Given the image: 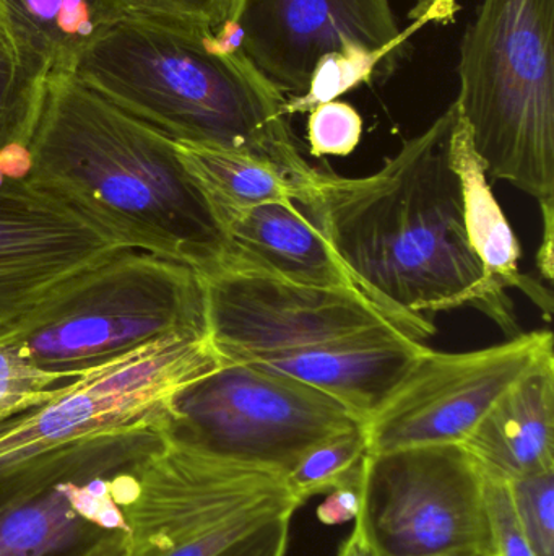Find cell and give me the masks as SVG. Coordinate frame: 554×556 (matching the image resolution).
<instances>
[{
  "label": "cell",
  "mask_w": 554,
  "mask_h": 556,
  "mask_svg": "<svg viewBox=\"0 0 554 556\" xmlns=\"http://www.w3.org/2000/svg\"><path fill=\"white\" fill-rule=\"evenodd\" d=\"M458 119L452 103L364 178L315 168L298 205L358 291L420 342L436 333L426 313L465 306L487 314L513 339L523 333L513 300L488 278L465 230L451 162Z\"/></svg>",
  "instance_id": "obj_1"
},
{
  "label": "cell",
  "mask_w": 554,
  "mask_h": 556,
  "mask_svg": "<svg viewBox=\"0 0 554 556\" xmlns=\"http://www.w3.org/2000/svg\"><path fill=\"white\" fill-rule=\"evenodd\" d=\"M26 155L29 185L124 247L184 264L201 276L227 266V228L178 143L75 75H49Z\"/></svg>",
  "instance_id": "obj_2"
},
{
  "label": "cell",
  "mask_w": 554,
  "mask_h": 556,
  "mask_svg": "<svg viewBox=\"0 0 554 556\" xmlns=\"http://www.w3.org/2000/svg\"><path fill=\"white\" fill-rule=\"evenodd\" d=\"M72 75L178 146L256 156L302 186L314 176L285 94L241 49L221 48L210 29L132 13Z\"/></svg>",
  "instance_id": "obj_3"
},
{
  "label": "cell",
  "mask_w": 554,
  "mask_h": 556,
  "mask_svg": "<svg viewBox=\"0 0 554 556\" xmlns=\"http://www.w3.org/2000/svg\"><path fill=\"white\" fill-rule=\"evenodd\" d=\"M554 0H481L459 59V116L491 181L554 201Z\"/></svg>",
  "instance_id": "obj_4"
},
{
  "label": "cell",
  "mask_w": 554,
  "mask_h": 556,
  "mask_svg": "<svg viewBox=\"0 0 554 556\" xmlns=\"http://www.w3.org/2000/svg\"><path fill=\"white\" fill-rule=\"evenodd\" d=\"M5 337L36 368L77 382L163 340L207 339L204 278L184 264L124 250Z\"/></svg>",
  "instance_id": "obj_5"
},
{
  "label": "cell",
  "mask_w": 554,
  "mask_h": 556,
  "mask_svg": "<svg viewBox=\"0 0 554 556\" xmlns=\"http://www.w3.org/2000/svg\"><path fill=\"white\" fill-rule=\"evenodd\" d=\"M124 556H218L301 508L285 476L165 440L117 479Z\"/></svg>",
  "instance_id": "obj_6"
},
{
  "label": "cell",
  "mask_w": 554,
  "mask_h": 556,
  "mask_svg": "<svg viewBox=\"0 0 554 556\" xmlns=\"http://www.w3.org/2000/svg\"><path fill=\"white\" fill-rule=\"evenodd\" d=\"M162 424L172 440L283 476L312 447L364 425L331 395L247 363H221L176 389Z\"/></svg>",
  "instance_id": "obj_7"
},
{
  "label": "cell",
  "mask_w": 554,
  "mask_h": 556,
  "mask_svg": "<svg viewBox=\"0 0 554 556\" xmlns=\"http://www.w3.org/2000/svg\"><path fill=\"white\" fill-rule=\"evenodd\" d=\"M360 489L381 556H471L490 535L487 477L462 444L368 454Z\"/></svg>",
  "instance_id": "obj_8"
},
{
  "label": "cell",
  "mask_w": 554,
  "mask_h": 556,
  "mask_svg": "<svg viewBox=\"0 0 554 556\" xmlns=\"http://www.w3.org/2000/svg\"><path fill=\"white\" fill-rule=\"evenodd\" d=\"M207 339H168L78 379L55 397L0 420V482L81 438L162 414L181 386L214 371Z\"/></svg>",
  "instance_id": "obj_9"
},
{
  "label": "cell",
  "mask_w": 554,
  "mask_h": 556,
  "mask_svg": "<svg viewBox=\"0 0 554 556\" xmlns=\"http://www.w3.org/2000/svg\"><path fill=\"white\" fill-rule=\"evenodd\" d=\"M202 278L207 336L221 363L256 362L390 327L413 337L350 288L305 287L233 269Z\"/></svg>",
  "instance_id": "obj_10"
},
{
  "label": "cell",
  "mask_w": 554,
  "mask_h": 556,
  "mask_svg": "<svg viewBox=\"0 0 554 556\" xmlns=\"http://www.w3.org/2000/svg\"><path fill=\"white\" fill-rule=\"evenodd\" d=\"M552 352L550 330L519 333L471 352L426 350L364 421L370 454L464 443L494 402Z\"/></svg>",
  "instance_id": "obj_11"
},
{
  "label": "cell",
  "mask_w": 554,
  "mask_h": 556,
  "mask_svg": "<svg viewBox=\"0 0 554 556\" xmlns=\"http://www.w3.org/2000/svg\"><path fill=\"white\" fill-rule=\"evenodd\" d=\"M423 23L397 26L390 0H234L221 31L286 98L308 90L332 54L370 58L387 72Z\"/></svg>",
  "instance_id": "obj_12"
},
{
  "label": "cell",
  "mask_w": 554,
  "mask_h": 556,
  "mask_svg": "<svg viewBox=\"0 0 554 556\" xmlns=\"http://www.w3.org/2000/svg\"><path fill=\"white\" fill-rule=\"evenodd\" d=\"M124 250L103 228L0 169V337Z\"/></svg>",
  "instance_id": "obj_13"
},
{
  "label": "cell",
  "mask_w": 554,
  "mask_h": 556,
  "mask_svg": "<svg viewBox=\"0 0 554 556\" xmlns=\"http://www.w3.org/2000/svg\"><path fill=\"white\" fill-rule=\"evenodd\" d=\"M429 346L396 327L276 353L247 365L311 386L366 421Z\"/></svg>",
  "instance_id": "obj_14"
},
{
  "label": "cell",
  "mask_w": 554,
  "mask_h": 556,
  "mask_svg": "<svg viewBox=\"0 0 554 556\" xmlns=\"http://www.w3.org/2000/svg\"><path fill=\"white\" fill-rule=\"evenodd\" d=\"M119 476L0 490V556H59L104 532L124 531Z\"/></svg>",
  "instance_id": "obj_15"
},
{
  "label": "cell",
  "mask_w": 554,
  "mask_h": 556,
  "mask_svg": "<svg viewBox=\"0 0 554 556\" xmlns=\"http://www.w3.org/2000/svg\"><path fill=\"white\" fill-rule=\"evenodd\" d=\"M230 254L223 269L315 288H350L353 280L311 218L293 204H263L223 217Z\"/></svg>",
  "instance_id": "obj_16"
},
{
  "label": "cell",
  "mask_w": 554,
  "mask_h": 556,
  "mask_svg": "<svg viewBox=\"0 0 554 556\" xmlns=\"http://www.w3.org/2000/svg\"><path fill=\"white\" fill-rule=\"evenodd\" d=\"M461 444L494 482L554 470V353L514 382Z\"/></svg>",
  "instance_id": "obj_17"
},
{
  "label": "cell",
  "mask_w": 554,
  "mask_h": 556,
  "mask_svg": "<svg viewBox=\"0 0 554 556\" xmlns=\"http://www.w3.org/2000/svg\"><path fill=\"white\" fill-rule=\"evenodd\" d=\"M451 162L461 182L468 241L488 278L501 290L523 291L545 313V319L552 320V291L543 287L542 281L520 273L519 240L494 198L484 163L472 146L471 134L461 116L451 137Z\"/></svg>",
  "instance_id": "obj_18"
},
{
  "label": "cell",
  "mask_w": 554,
  "mask_h": 556,
  "mask_svg": "<svg viewBox=\"0 0 554 556\" xmlns=\"http://www.w3.org/2000/svg\"><path fill=\"white\" fill-rule=\"evenodd\" d=\"M20 38L51 74H74L80 59L132 15L127 0H2Z\"/></svg>",
  "instance_id": "obj_19"
},
{
  "label": "cell",
  "mask_w": 554,
  "mask_h": 556,
  "mask_svg": "<svg viewBox=\"0 0 554 556\" xmlns=\"http://www.w3.org/2000/svg\"><path fill=\"white\" fill-rule=\"evenodd\" d=\"M49 71L13 28L0 0V169L25 178L29 140L44 98Z\"/></svg>",
  "instance_id": "obj_20"
},
{
  "label": "cell",
  "mask_w": 554,
  "mask_h": 556,
  "mask_svg": "<svg viewBox=\"0 0 554 556\" xmlns=\"http://www.w3.org/2000/svg\"><path fill=\"white\" fill-rule=\"evenodd\" d=\"M192 175L198 179L221 222L227 214L263 204L301 201L305 186L266 160L243 153L178 146Z\"/></svg>",
  "instance_id": "obj_21"
},
{
  "label": "cell",
  "mask_w": 554,
  "mask_h": 556,
  "mask_svg": "<svg viewBox=\"0 0 554 556\" xmlns=\"http://www.w3.org/2000/svg\"><path fill=\"white\" fill-rule=\"evenodd\" d=\"M370 454L364 425L328 438L299 459L285 476L289 493L305 505L312 496L360 483Z\"/></svg>",
  "instance_id": "obj_22"
},
{
  "label": "cell",
  "mask_w": 554,
  "mask_h": 556,
  "mask_svg": "<svg viewBox=\"0 0 554 556\" xmlns=\"http://www.w3.org/2000/svg\"><path fill=\"white\" fill-rule=\"evenodd\" d=\"M74 384L36 368L5 336L0 337V420L42 404Z\"/></svg>",
  "instance_id": "obj_23"
},
{
  "label": "cell",
  "mask_w": 554,
  "mask_h": 556,
  "mask_svg": "<svg viewBox=\"0 0 554 556\" xmlns=\"http://www.w3.org/2000/svg\"><path fill=\"white\" fill-rule=\"evenodd\" d=\"M507 489L533 556H554V470L514 480Z\"/></svg>",
  "instance_id": "obj_24"
},
{
  "label": "cell",
  "mask_w": 554,
  "mask_h": 556,
  "mask_svg": "<svg viewBox=\"0 0 554 556\" xmlns=\"http://www.w3.org/2000/svg\"><path fill=\"white\" fill-rule=\"evenodd\" d=\"M363 117L345 101H328L309 111V153L321 156H347L360 146Z\"/></svg>",
  "instance_id": "obj_25"
},
{
  "label": "cell",
  "mask_w": 554,
  "mask_h": 556,
  "mask_svg": "<svg viewBox=\"0 0 554 556\" xmlns=\"http://www.w3.org/2000/svg\"><path fill=\"white\" fill-rule=\"evenodd\" d=\"M487 506L490 535L471 556H533L517 525L507 483L487 479Z\"/></svg>",
  "instance_id": "obj_26"
},
{
  "label": "cell",
  "mask_w": 554,
  "mask_h": 556,
  "mask_svg": "<svg viewBox=\"0 0 554 556\" xmlns=\"http://www.w3.org/2000/svg\"><path fill=\"white\" fill-rule=\"evenodd\" d=\"M136 15L217 31L230 18L234 0H127Z\"/></svg>",
  "instance_id": "obj_27"
},
{
  "label": "cell",
  "mask_w": 554,
  "mask_h": 556,
  "mask_svg": "<svg viewBox=\"0 0 554 556\" xmlns=\"http://www.w3.org/2000/svg\"><path fill=\"white\" fill-rule=\"evenodd\" d=\"M292 519H276L218 556H286Z\"/></svg>",
  "instance_id": "obj_28"
},
{
  "label": "cell",
  "mask_w": 554,
  "mask_h": 556,
  "mask_svg": "<svg viewBox=\"0 0 554 556\" xmlns=\"http://www.w3.org/2000/svg\"><path fill=\"white\" fill-rule=\"evenodd\" d=\"M360 483L328 493L327 500L318 509V518L321 519V522L335 526L355 521L361 508Z\"/></svg>",
  "instance_id": "obj_29"
},
{
  "label": "cell",
  "mask_w": 554,
  "mask_h": 556,
  "mask_svg": "<svg viewBox=\"0 0 554 556\" xmlns=\"http://www.w3.org/2000/svg\"><path fill=\"white\" fill-rule=\"evenodd\" d=\"M124 544L123 529H114L59 556H124Z\"/></svg>",
  "instance_id": "obj_30"
},
{
  "label": "cell",
  "mask_w": 554,
  "mask_h": 556,
  "mask_svg": "<svg viewBox=\"0 0 554 556\" xmlns=\"http://www.w3.org/2000/svg\"><path fill=\"white\" fill-rule=\"evenodd\" d=\"M543 217V240L537 254V266L540 274L546 281L553 280V225H554V201H546L540 204Z\"/></svg>",
  "instance_id": "obj_31"
},
{
  "label": "cell",
  "mask_w": 554,
  "mask_h": 556,
  "mask_svg": "<svg viewBox=\"0 0 554 556\" xmlns=\"http://www.w3.org/2000/svg\"><path fill=\"white\" fill-rule=\"evenodd\" d=\"M353 522V531L348 535L347 541H344V544L340 545L337 556H381L376 545L368 534L366 525H364L361 513H358Z\"/></svg>",
  "instance_id": "obj_32"
},
{
  "label": "cell",
  "mask_w": 554,
  "mask_h": 556,
  "mask_svg": "<svg viewBox=\"0 0 554 556\" xmlns=\"http://www.w3.org/2000/svg\"><path fill=\"white\" fill-rule=\"evenodd\" d=\"M439 556H446V555H439Z\"/></svg>",
  "instance_id": "obj_33"
}]
</instances>
